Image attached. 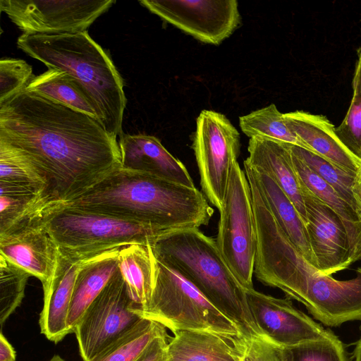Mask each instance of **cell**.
Segmentation results:
<instances>
[{
    "label": "cell",
    "mask_w": 361,
    "mask_h": 361,
    "mask_svg": "<svg viewBox=\"0 0 361 361\" xmlns=\"http://www.w3.org/2000/svg\"><path fill=\"white\" fill-rule=\"evenodd\" d=\"M301 188L315 269L331 275L361 259V229L347 223L329 206Z\"/></svg>",
    "instance_id": "obj_11"
},
{
    "label": "cell",
    "mask_w": 361,
    "mask_h": 361,
    "mask_svg": "<svg viewBox=\"0 0 361 361\" xmlns=\"http://www.w3.org/2000/svg\"><path fill=\"white\" fill-rule=\"evenodd\" d=\"M51 203L44 194H0V233L42 214Z\"/></svg>",
    "instance_id": "obj_30"
},
{
    "label": "cell",
    "mask_w": 361,
    "mask_h": 361,
    "mask_svg": "<svg viewBox=\"0 0 361 361\" xmlns=\"http://www.w3.org/2000/svg\"><path fill=\"white\" fill-rule=\"evenodd\" d=\"M240 361H290V350L263 337L255 338L245 341Z\"/></svg>",
    "instance_id": "obj_35"
},
{
    "label": "cell",
    "mask_w": 361,
    "mask_h": 361,
    "mask_svg": "<svg viewBox=\"0 0 361 361\" xmlns=\"http://www.w3.org/2000/svg\"><path fill=\"white\" fill-rule=\"evenodd\" d=\"M44 211L0 233V255L37 278L43 290L53 279L60 259L42 221Z\"/></svg>",
    "instance_id": "obj_15"
},
{
    "label": "cell",
    "mask_w": 361,
    "mask_h": 361,
    "mask_svg": "<svg viewBox=\"0 0 361 361\" xmlns=\"http://www.w3.org/2000/svg\"><path fill=\"white\" fill-rule=\"evenodd\" d=\"M32 69L25 61L2 59L0 61V103L24 89L34 78Z\"/></svg>",
    "instance_id": "obj_33"
},
{
    "label": "cell",
    "mask_w": 361,
    "mask_h": 361,
    "mask_svg": "<svg viewBox=\"0 0 361 361\" xmlns=\"http://www.w3.org/2000/svg\"><path fill=\"white\" fill-rule=\"evenodd\" d=\"M352 357L354 361H361V338L357 341L355 344Z\"/></svg>",
    "instance_id": "obj_40"
},
{
    "label": "cell",
    "mask_w": 361,
    "mask_h": 361,
    "mask_svg": "<svg viewBox=\"0 0 361 361\" xmlns=\"http://www.w3.org/2000/svg\"><path fill=\"white\" fill-rule=\"evenodd\" d=\"M0 184L25 188L47 197L45 177L24 156L3 143H0Z\"/></svg>",
    "instance_id": "obj_26"
},
{
    "label": "cell",
    "mask_w": 361,
    "mask_h": 361,
    "mask_svg": "<svg viewBox=\"0 0 361 361\" xmlns=\"http://www.w3.org/2000/svg\"><path fill=\"white\" fill-rule=\"evenodd\" d=\"M166 329L157 322L143 318L90 361H135L155 337L166 332Z\"/></svg>",
    "instance_id": "obj_27"
},
{
    "label": "cell",
    "mask_w": 361,
    "mask_h": 361,
    "mask_svg": "<svg viewBox=\"0 0 361 361\" xmlns=\"http://www.w3.org/2000/svg\"><path fill=\"white\" fill-rule=\"evenodd\" d=\"M63 204L164 232L206 226L214 213L204 195L196 187L121 167Z\"/></svg>",
    "instance_id": "obj_3"
},
{
    "label": "cell",
    "mask_w": 361,
    "mask_h": 361,
    "mask_svg": "<svg viewBox=\"0 0 361 361\" xmlns=\"http://www.w3.org/2000/svg\"><path fill=\"white\" fill-rule=\"evenodd\" d=\"M251 314L263 338L283 348L334 335L302 312L290 298H278L253 288L245 290Z\"/></svg>",
    "instance_id": "obj_14"
},
{
    "label": "cell",
    "mask_w": 361,
    "mask_h": 361,
    "mask_svg": "<svg viewBox=\"0 0 361 361\" xmlns=\"http://www.w3.org/2000/svg\"><path fill=\"white\" fill-rule=\"evenodd\" d=\"M0 143L38 169L52 202L78 197L121 167L117 137L97 118L25 88L0 103Z\"/></svg>",
    "instance_id": "obj_1"
},
{
    "label": "cell",
    "mask_w": 361,
    "mask_h": 361,
    "mask_svg": "<svg viewBox=\"0 0 361 361\" xmlns=\"http://www.w3.org/2000/svg\"><path fill=\"white\" fill-rule=\"evenodd\" d=\"M352 87L353 90H355L361 94V54H357Z\"/></svg>",
    "instance_id": "obj_38"
},
{
    "label": "cell",
    "mask_w": 361,
    "mask_h": 361,
    "mask_svg": "<svg viewBox=\"0 0 361 361\" xmlns=\"http://www.w3.org/2000/svg\"><path fill=\"white\" fill-rule=\"evenodd\" d=\"M154 258V287L148 304L140 312L143 318L157 322L173 333L205 331L243 338L235 324L191 283Z\"/></svg>",
    "instance_id": "obj_7"
},
{
    "label": "cell",
    "mask_w": 361,
    "mask_h": 361,
    "mask_svg": "<svg viewBox=\"0 0 361 361\" xmlns=\"http://www.w3.org/2000/svg\"><path fill=\"white\" fill-rule=\"evenodd\" d=\"M353 192L355 200L357 202L359 214L361 217V169L357 173L355 176Z\"/></svg>",
    "instance_id": "obj_39"
},
{
    "label": "cell",
    "mask_w": 361,
    "mask_h": 361,
    "mask_svg": "<svg viewBox=\"0 0 361 361\" xmlns=\"http://www.w3.org/2000/svg\"><path fill=\"white\" fill-rule=\"evenodd\" d=\"M253 210L257 240L256 278L302 303L314 319L327 326L361 322V267L355 277L347 280L322 274L297 250L263 201L256 202Z\"/></svg>",
    "instance_id": "obj_2"
},
{
    "label": "cell",
    "mask_w": 361,
    "mask_h": 361,
    "mask_svg": "<svg viewBox=\"0 0 361 361\" xmlns=\"http://www.w3.org/2000/svg\"><path fill=\"white\" fill-rule=\"evenodd\" d=\"M143 317L118 269L93 300L74 333L83 361H90L133 329Z\"/></svg>",
    "instance_id": "obj_10"
},
{
    "label": "cell",
    "mask_w": 361,
    "mask_h": 361,
    "mask_svg": "<svg viewBox=\"0 0 361 361\" xmlns=\"http://www.w3.org/2000/svg\"><path fill=\"white\" fill-rule=\"evenodd\" d=\"M288 348L290 361H349L343 343L335 334Z\"/></svg>",
    "instance_id": "obj_32"
},
{
    "label": "cell",
    "mask_w": 361,
    "mask_h": 361,
    "mask_svg": "<svg viewBox=\"0 0 361 361\" xmlns=\"http://www.w3.org/2000/svg\"><path fill=\"white\" fill-rule=\"evenodd\" d=\"M31 275L0 255V324L20 305L25 288Z\"/></svg>",
    "instance_id": "obj_31"
},
{
    "label": "cell",
    "mask_w": 361,
    "mask_h": 361,
    "mask_svg": "<svg viewBox=\"0 0 361 361\" xmlns=\"http://www.w3.org/2000/svg\"><path fill=\"white\" fill-rule=\"evenodd\" d=\"M152 13L207 44L218 45L240 21L235 0H142Z\"/></svg>",
    "instance_id": "obj_13"
},
{
    "label": "cell",
    "mask_w": 361,
    "mask_h": 361,
    "mask_svg": "<svg viewBox=\"0 0 361 361\" xmlns=\"http://www.w3.org/2000/svg\"><path fill=\"white\" fill-rule=\"evenodd\" d=\"M25 89L40 93L98 120L86 92L78 81L66 72L49 68L34 76Z\"/></svg>",
    "instance_id": "obj_24"
},
{
    "label": "cell",
    "mask_w": 361,
    "mask_h": 361,
    "mask_svg": "<svg viewBox=\"0 0 361 361\" xmlns=\"http://www.w3.org/2000/svg\"><path fill=\"white\" fill-rule=\"evenodd\" d=\"M357 54H361V45L360 46L359 49H357Z\"/></svg>",
    "instance_id": "obj_42"
},
{
    "label": "cell",
    "mask_w": 361,
    "mask_h": 361,
    "mask_svg": "<svg viewBox=\"0 0 361 361\" xmlns=\"http://www.w3.org/2000/svg\"><path fill=\"white\" fill-rule=\"evenodd\" d=\"M283 118L309 151L347 172L357 173L361 169V159L342 142L335 126L326 116L295 111L283 114Z\"/></svg>",
    "instance_id": "obj_17"
},
{
    "label": "cell",
    "mask_w": 361,
    "mask_h": 361,
    "mask_svg": "<svg viewBox=\"0 0 361 361\" xmlns=\"http://www.w3.org/2000/svg\"><path fill=\"white\" fill-rule=\"evenodd\" d=\"M216 238L231 271L247 289L253 288L257 229L250 184L238 161L233 165Z\"/></svg>",
    "instance_id": "obj_8"
},
{
    "label": "cell",
    "mask_w": 361,
    "mask_h": 361,
    "mask_svg": "<svg viewBox=\"0 0 361 361\" xmlns=\"http://www.w3.org/2000/svg\"><path fill=\"white\" fill-rule=\"evenodd\" d=\"M49 361H65L59 355H54Z\"/></svg>",
    "instance_id": "obj_41"
},
{
    "label": "cell",
    "mask_w": 361,
    "mask_h": 361,
    "mask_svg": "<svg viewBox=\"0 0 361 361\" xmlns=\"http://www.w3.org/2000/svg\"><path fill=\"white\" fill-rule=\"evenodd\" d=\"M154 264L155 258L151 244H133L119 250V270L140 314L148 304L152 295Z\"/></svg>",
    "instance_id": "obj_23"
},
{
    "label": "cell",
    "mask_w": 361,
    "mask_h": 361,
    "mask_svg": "<svg viewBox=\"0 0 361 361\" xmlns=\"http://www.w3.org/2000/svg\"><path fill=\"white\" fill-rule=\"evenodd\" d=\"M169 340L166 332L157 336L135 361H169Z\"/></svg>",
    "instance_id": "obj_36"
},
{
    "label": "cell",
    "mask_w": 361,
    "mask_h": 361,
    "mask_svg": "<svg viewBox=\"0 0 361 361\" xmlns=\"http://www.w3.org/2000/svg\"><path fill=\"white\" fill-rule=\"evenodd\" d=\"M290 154L301 186L329 206L347 223L361 229V217L357 212L291 150Z\"/></svg>",
    "instance_id": "obj_28"
},
{
    "label": "cell",
    "mask_w": 361,
    "mask_h": 361,
    "mask_svg": "<svg viewBox=\"0 0 361 361\" xmlns=\"http://www.w3.org/2000/svg\"><path fill=\"white\" fill-rule=\"evenodd\" d=\"M82 261L72 259L60 254L56 273L48 287L43 290L44 304L39 326L42 334L54 343L59 342L68 334V310L78 270Z\"/></svg>",
    "instance_id": "obj_21"
},
{
    "label": "cell",
    "mask_w": 361,
    "mask_h": 361,
    "mask_svg": "<svg viewBox=\"0 0 361 361\" xmlns=\"http://www.w3.org/2000/svg\"><path fill=\"white\" fill-rule=\"evenodd\" d=\"M168 343L169 361H240L245 340L226 334L183 330Z\"/></svg>",
    "instance_id": "obj_19"
},
{
    "label": "cell",
    "mask_w": 361,
    "mask_h": 361,
    "mask_svg": "<svg viewBox=\"0 0 361 361\" xmlns=\"http://www.w3.org/2000/svg\"><path fill=\"white\" fill-rule=\"evenodd\" d=\"M290 145L262 137L250 138L247 147L249 155L245 161L273 178L292 201L306 224L303 194L293 165Z\"/></svg>",
    "instance_id": "obj_18"
},
{
    "label": "cell",
    "mask_w": 361,
    "mask_h": 361,
    "mask_svg": "<svg viewBox=\"0 0 361 361\" xmlns=\"http://www.w3.org/2000/svg\"><path fill=\"white\" fill-rule=\"evenodd\" d=\"M192 147L203 194L219 212L240 154V134L225 115L202 110L197 118Z\"/></svg>",
    "instance_id": "obj_9"
},
{
    "label": "cell",
    "mask_w": 361,
    "mask_h": 361,
    "mask_svg": "<svg viewBox=\"0 0 361 361\" xmlns=\"http://www.w3.org/2000/svg\"><path fill=\"white\" fill-rule=\"evenodd\" d=\"M243 165L245 174L254 180L278 225L308 263L315 268L305 224L292 201L267 173L245 161Z\"/></svg>",
    "instance_id": "obj_20"
},
{
    "label": "cell",
    "mask_w": 361,
    "mask_h": 361,
    "mask_svg": "<svg viewBox=\"0 0 361 361\" xmlns=\"http://www.w3.org/2000/svg\"><path fill=\"white\" fill-rule=\"evenodd\" d=\"M42 221L60 254L79 261L133 244H152L164 233L63 202L51 203Z\"/></svg>",
    "instance_id": "obj_6"
},
{
    "label": "cell",
    "mask_w": 361,
    "mask_h": 361,
    "mask_svg": "<svg viewBox=\"0 0 361 361\" xmlns=\"http://www.w3.org/2000/svg\"><path fill=\"white\" fill-rule=\"evenodd\" d=\"M290 150L331 185L359 214L353 192L355 178L357 173L347 172L317 154L304 148L290 145Z\"/></svg>",
    "instance_id": "obj_29"
},
{
    "label": "cell",
    "mask_w": 361,
    "mask_h": 361,
    "mask_svg": "<svg viewBox=\"0 0 361 361\" xmlns=\"http://www.w3.org/2000/svg\"><path fill=\"white\" fill-rule=\"evenodd\" d=\"M336 131L342 142L361 159V94L355 90H353L346 115Z\"/></svg>",
    "instance_id": "obj_34"
},
{
    "label": "cell",
    "mask_w": 361,
    "mask_h": 361,
    "mask_svg": "<svg viewBox=\"0 0 361 361\" xmlns=\"http://www.w3.org/2000/svg\"><path fill=\"white\" fill-rule=\"evenodd\" d=\"M241 130L250 138L262 137L298 146L307 147L287 126L283 114L274 104L250 112L239 118Z\"/></svg>",
    "instance_id": "obj_25"
},
{
    "label": "cell",
    "mask_w": 361,
    "mask_h": 361,
    "mask_svg": "<svg viewBox=\"0 0 361 361\" xmlns=\"http://www.w3.org/2000/svg\"><path fill=\"white\" fill-rule=\"evenodd\" d=\"M121 248L82 260L78 270L67 319L68 334L75 328L87 307L119 269Z\"/></svg>",
    "instance_id": "obj_22"
},
{
    "label": "cell",
    "mask_w": 361,
    "mask_h": 361,
    "mask_svg": "<svg viewBox=\"0 0 361 361\" xmlns=\"http://www.w3.org/2000/svg\"><path fill=\"white\" fill-rule=\"evenodd\" d=\"M17 45L49 68L71 75L83 87L98 121L120 137L126 106L123 81L107 53L87 31L58 35L22 34Z\"/></svg>",
    "instance_id": "obj_4"
},
{
    "label": "cell",
    "mask_w": 361,
    "mask_h": 361,
    "mask_svg": "<svg viewBox=\"0 0 361 361\" xmlns=\"http://www.w3.org/2000/svg\"><path fill=\"white\" fill-rule=\"evenodd\" d=\"M121 168L195 187L185 165L156 137L145 134L119 137Z\"/></svg>",
    "instance_id": "obj_16"
},
{
    "label": "cell",
    "mask_w": 361,
    "mask_h": 361,
    "mask_svg": "<svg viewBox=\"0 0 361 361\" xmlns=\"http://www.w3.org/2000/svg\"><path fill=\"white\" fill-rule=\"evenodd\" d=\"M0 361H16V352L1 332L0 335Z\"/></svg>",
    "instance_id": "obj_37"
},
{
    "label": "cell",
    "mask_w": 361,
    "mask_h": 361,
    "mask_svg": "<svg viewBox=\"0 0 361 361\" xmlns=\"http://www.w3.org/2000/svg\"><path fill=\"white\" fill-rule=\"evenodd\" d=\"M114 0H0V9L30 35L76 33L87 29Z\"/></svg>",
    "instance_id": "obj_12"
},
{
    "label": "cell",
    "mask_w": 361,
    "mask_h": 361,
    "mask_svg": "<svg viewBox=\"0 0 361 361\" xmlns=\"http://www.w3.org/2000/svg\"><path fill=\"white\" fill-rule=\"evenodd\" d=\"M154 257L191 283L238 326L245 341L262 337L245 288L223 258L216 240L199 228L166 231L151 244Z\"/></svg>",
    "instance_id": "obj_5"
}]
</instances>
